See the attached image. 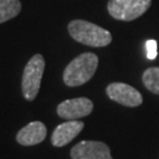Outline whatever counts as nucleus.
Returning a JSON list of instances; mask_svg holds the SVG:
<instances>
[{"instance_id":"obj_11","label":"nucleus","mask_w":159,"mask_h":159,"mask_svg":"<svg viewBox=\"0 0 159 159\" xmlns=\"http://www.w3.org/2000/svg\"><path fill=\"white\" fill-rule=\"evenodd\" d=\"M143 84L148 91L159 94V67H150L143 73Z\"/></svg>"},{"instance_id":"obj_9","label":"nucleus","mask_w":159,"mask_h":159,"mask_svg":"<svg viewBox=\"0 0 159 159\" xmlns=\"http://www.w3.org/2000/svg\"><path fill=\"white\" fill-rule=\"evenodd\" d=\"M47 134V129L41 121H32L24 126L17 133V142L23 146H32L44 142Z\"/></svg>"},{"instance_id":"obj_10","label":"nucleus","mask_w":159,"mask_h":159,"mask_svg":"<svg viewBox=\"0 0 159 159\" xmlns=\"http://www.w3.org/2000/svg\"><path fill=\"white\" fill-rule=\"evenodd\" d=\"M21 11L19 0H0V24L16 18Z\"/></svg>"},{"instance_id":"obj_3","label":"nucleus","mask_w":159,"mask_h":159,"mask_svg":"<svg viewBox=\"0 0 159 159\" xmlns=\"http://www.w3.org/2000/svg\"><path fill=\"white\" fill-rule=\"evenodd\" d=\"M45 70V59L41 54H34L24 68L21 91L26 100H34L40 90V84Z\"/></svg>"},{"instance_id":"obj_1","label":"nucleus","mask_w":159,"mask_h":159,"mask_svg":"<svg viewBox=\"0 0 159 159\" xmlns=\"http://www.w3.org/2000/svg\"><path fill=\"white\" fill-rule=\"evenodd\" d=\"M99 59L94 53H81L65 67L63 79L65 85L77 87L86 84L94 75Z\"/></svg>"},{"instance_id":"obj_4","label":"nucleus","mask_w":159,"mask_h":159,"mask_svg":"<svg viewBox=\"0 0 159 159\" xmlns=\"http://www.w3.org/2000/svg\"><path fill=\"white\" fill-rule=\"evenodd\" d=\"M152 0H108L107 11L117 20L131 21L142 17L151 6Z\"/></svg>"},{"instance_id":"obj_2","label":"nucleus","mask_w":159,"mask_h":159,"mask_svg":"<svg viewBox=\"0 0 159 159\" xmlns=\"http://www.w3.org/2000/svg\"><path fill=\"white\" fill-rule=\"evenodd\" d=\"M68 33L75 41L91 47H104L112 41L107 30L86 20H72L67 26Z\"/></svg>"},{"instance_id":"obj_7","label":"nucleus","mask_w":159,"mask_h":159,"mask_svg":"<svg viewBox=\"0 0 159 159\" xmlns=\"http://www.w3.org/2000/svg\"><path fill=\"white\" fill-rule=\"evenodd\" d=\"M72 159H112L110 148L105 143L83 140L71 148Z\"/></svg>"},{"instance_id":"obj_6","label":"nucleus","mask_w":159,"mask_h":159,"mask_svg":"<svg viewBox=\"0 0 159 159\" xmlns=\"http://www.w3.org/2000/svg\"><path fill=\"white\" fill-rule=\"evenodd\" d=\"M93 111V102L89 98H74L61 102L57 107V113L66 120H78L84 118Z\"/></svg>"},{"instance_id":"obj_5","label":"nucleus","mask_w":159,"mask_h":159,"mask_svg":"<svg viewBox=\"0 0 159 159\" xmlns=\"http://www.w3.org/2000/svg\"><path fill=\"white\" fill-rule=\"evenodd\" d=\"M106 94L113 102L127 107H137L142 105L143 97L134 87L124 83H112L106 87Z\"/></svg>"},{"instance_id":"obj_12","label":"nucleus","mask_w":159,"mask_h":159,"mask_svg":"<svg viewBox=\"0 0 159 159\" xmlns=\"http://www.w3.org/2000/svg\"><path fill=\"white\" fill-rule=\"evenodd\" d=\"M145 47H146V57L150 60H153L157 57V41L156 40H148L146 44H145Z\"/></svg>"},{"instance_id":"obj_8","label":"nucleus","mask_w":159,"mask_h":159,"mask_svg":"<svg viewBox=\"0 0 159 159\" xmlns=\"http://www.w3.org/2000/svg\"><path fill=\"white\" fill-rule=\"evenodd\" d=\"M84 126V123L80 120H67L58 125L52 133V145L56 148H63L67 145L83 131Z\"/></svg>"}]
</instances>
